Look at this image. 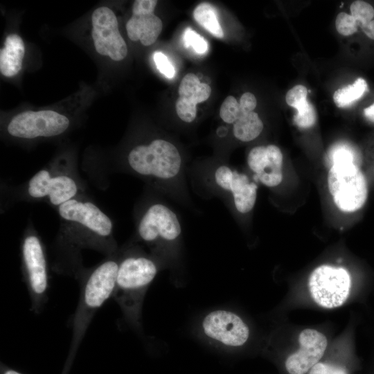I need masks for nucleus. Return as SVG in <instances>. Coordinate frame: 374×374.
<instances>
[{"label":"nucleus","mask_w":374,"mask_h":374,"mask_svg":"<svg viewBox=\"0 0 374 374\" xmlns=\"http://www.w3.org/2000/svg\"><path fill=\"white\" fill-rule=\"evenodd\" d=\"M57 211L60 221L55 265L57 272L79 278L84 271L81 258L84 249L107 256L118 252L111 218L85 195L62 204Z\"/></svg>","instance_id":"obj_1"},{"label":"nucleus","mask_w":374,"mask_h":374,"mask_svg":"<svg viewBox=\"0 0 374 374\" xmlns=\"http://www.w3.org/2000/svg\"><path fill=\"white\" fill-rule=\"evenodd\" d=\"M125 170L145 181L158 193L189 208L193 202L186 182L187 169L178 148L156 138L136 144L127 154Z\"/></svg>","instance_id":"obj_2"},{"label":"nucleus","mask_w":374,"mask_h":374,"mask_svg":"<svg viewBox=\"0 0 374 374\" xmlns=\"http://www.w3.org/2000/svg\"><path fill=\"white\" fill-rule=\"evenodd\" d=\"M195 193L204 198L218 197L240 215L250 213L257 199V184L226 163H206L187 169Z\"/></svg>","instance_id":"obj_3"},{"label":"nucleus","mask_w":374,"mask_h":374,"mask_svg":"<svg viewBox=\"0 0 374 374\" xmlns=\"http://www.w3.org/2000/svg\"><path fill=\"white\" fill-rule=\"evenodd\" d=\"M163 265L139 247L119 251L116 287L112 297L120 306L127 321L141 326L142 306L148 289Z\"/></svg>","instance_id":"obj_4"},{"label":"nucleus","mask_w":374,"mask_h":374,"mask_svg":"<svg viewBox=\"0 0 374 374\" xmlns=\"http://www.w3.org/2000/svg\"><path fill=\"white\" fill-rule=\"evenodd\" d=\"M137 238L163 265L178 259L182 226L177 213L158 198L146 201L137 212Z\"/></svg>","instance_id":"obj_5"},{"label":"nucleus","mask_w":374,"mask_h":374,"mask_svg":"<svg viewBox=\"0 0 374 374\" xmlns=\"http://www.w3.org/2000/svg\"><path fill=\"white\" fill-rule=\"evenodd\" d=\"M118 262L119 251L107 256L92 269L84 271L79 277L81 279V292L73 319L70 358L74 355L81 344L97 310L112 297L116 287Z\"/></svg>","instance_id":"obj_6"},{"label":"nucleus","mask_w":374,"mask_h":374,"mask_svg":"<svg viewBox=\"0 0 374 374\" xmlns=\"http://www.w3.org/2000/svg\"><path fill=\"white\" fill-rule=\"evenodd\" d=\"M27 196L43 200L56 208L85 195V187L71 163L60 160L39 170L26 184Z\"/></svg>","instance_id":"obj_7"},{"label":"nucleus","mask_w":374,"mask_h":374,"mask_svg":"<svg viewBox=\"0 0 374 374\" xmlns=\"http://www.w3.org/2000/svg\"><path fill=\"white\" fill-rule=\"evenodd\" d=\"M22 273L31 302L30 310L39 314L48 298V266L43 243L33 230L27 231L21 242Z\"/></svg>","instance_id":"obj_8"},{"label":"nucleus","mask_w":374,"mask_h":374,"mask_svg":"<svg viewBox=\"0 0 374 374\" xmlns=\"http://www.w3.org/2000/svg\"><path fill=\"white\" fill-rule=\"evenodd\" d=\"M328 186L335 205L341 211H357L366 202L367 182L356 163L332 164L328 175Z\"/></svg>","instance_id":"obj_9"},{"label":"nucleus","mask_w":374,"mask_h":374,"mask_svg":"<svg viewBox=\"0 0 374 374\" xmlns=\"http://www.w3.org/2000/svg\"><path fill=\"white\" fill-rule=\"evenodd\" d=\"M308 285L313 300L330 309L344 303L350 293L351 280L344 268L323 265L311 273Z\"/></svg>","instance_id":"obj_10"},{"label":"nucleus","mask_w":374,"mask_h":374,"mask_svg":"<svg viewBox=\"0 0 374 374\" xmlns=\"http://www.w3.org/2000/svg\"><path fill=\"white\" fill-rule=\"evenodd\" d=\"M69 119L53 110L26 111L15 115L7 125L8 133L15 138L35 139L63 134Z\"/></svg>","instance_id":"obj_11"},{"label":"nucleus","mask_w":374,"mask_h":374,"mask_svg":"<svg viewBox=\"0 0 374 374\" xmlns=\"http://www.w3.org/2000/svg\"><path fill=\"white\" fill-rule=\"evenodd\" d=\"M201 326L206 337L228 348L243 346L249 337V327L243 319L227 310L208 312L203 318Z\"/></svg>","instance_id":"obj_12"},{"label":"nucleus","mask_w":374,"mask_h":374,"mask_svg":"<svg viewBox=\"0 0 374 374\" xmlns=\"http://www.w3.org/2000/svg\"><path fill=\"white\" fill-rule=\"evenodd\" d=\"M91 36L97 53L114 61H121L127 56V44L120 34L116 15L110 8H96L91 16Z\"/></svg>","instance_id":"obj_13"},{"label":"nucleus","mask_w":374,"mask_h":374,"mask_svg":"<svg viewBox=\"0 0 374 374\" xmlns=\"http://www.w3.org/2000/svg\"><path fill=\"white\" fill-rule=\"evenodd\" d=\"M299 348L285 359L288 374H307L323 357L327 348L326 337L314 329H305L299 337Z\"/></svg>","instance_id":"obj_14"},{"label":"nucleus","mask_w":374,"mask_h":374,"mask_svg":"<svg viewBox=\"0 0 374 374\" xmlns=\"http://www.w3.org/2000/svg\"><path fill=\"white\" fill-rule=\"evenodd\" d=\"M283 161V154L275 145L253 147L247 158L248 167L256 180L268 188H274L281 183Z\"/></svg>","instance_id":"obj_15"},{"label":"nucleus","mask_w":374,"mask_h":374,"mask_svg":"<svg viewBox=\"0 0 374 374\" xmlns=\"http://www.w3.org/2000/svg\"><path fill=\"white\" fill-rule=\"evenodd\" d=\"M157 4L156 0L134 2L132 15L126 24L127 36L132 41L150 46L157 40L163 28L162 21L154 13Z\"/></svg>","instance_id":"obj_16"},{"label":"nucleus","mask_w":374,"mask_h":374,"mask_svg":"<svg viewBox=\"0 0 374 374\" xmlns=\"http://www.w3.org/2000/svg\"><path fill=\"white\" fill-rule=\"evenodd\" d=\"M178 93L175 104L177 114L182 121L190 123L197 116V104L209 98L211 88L208 84L202 83L195 74L190 73L182 78Z\"/></svg>","instance_id":"obj_17"},{"label":"nucleus","mask_w":374,"mask_h":374,"mask_svg":"<svg viewBox=\"0 0 374 374\" xmlns=\"http://www.w3.org/2000/svg\"><path fill=\"white\" fill-rule=\"evenodd\" d=\"M25 54L23 39L17 34L8 35L0 50V71L6 77L16 75L21 69Z\"/></svg>","instance_id":"obj_18"},{"label":"nucleus","mask_w":374,"mask_h":374,"mask_svg":"<svg viewBox=\"0 0 374 374\" xmlns=\"http://www.w3.org/2000/svg\"><path fill=\"white\" fill-rule=\"evenodd\" d=\"M233 125V136L242 142L254 140L264 128L262 120L254 112L241 114Z\"/></svg>","instance_id":"obj_19"},{"label":"nucleus","mask_w":374,"mask_h":374,"mask_svg":"<svg viewBox=\"0 0 374 374\" xmlns=\"http://www.w3.org/2000/svg\"><path fill=\"white\" fill-rule=\"evenodd\" d=\"M195 20L215 37L222 38L224 32L218 21L215 8L209 3H199L193 11Z\"/></svg>","instance_id":"obj_20"},{"label":"nucleus","mask_w":374,"mask_h":374,"mask_svg":"<svg viewBox=\"0 0 374 374\" xmlns=\"http://www.w3.org/2000/svg\"><path fill=\"white\" fill-rule=\"evenodd\" d=\"M366 90V80L359 78L352 84L337 89L333 95V100L338 107H345L362 98Z\"/></svg>","instance_id":"obj_21"},{"label":"nucleus","mask_w":374,"mask_h":374,"mask_svg":"<svg viewBox=\"0 0 374 374\" xmlns=\"http://www.w3.org/2000/svg\"><path fill=\"white\" fill-rule=\"evenodd\" d=\"M350 12L360 28L373 20L374 17V8L371 4L364 1L359 0L352 3Z\"/></svg>","instance_id":"obj_22"},{"label":"nucleus","mask_w":374,"mask_h":374,"mask_svg":"<svg viewBox=\"0 0 374 374\" xmlns=\"http://www.w3.org/2000/svg\"><path fill=\"white\" fill-rule=\"evenodd\" d=\"M240 115V104L235 98L232 96L226 97L220 109V116L222 121L228 124H233Z\"/></svg>","instance_id":"obj_23"},{"label":"nucleus","mask_w":374,"mask_h":374,"mask_svg":"<svg viewBox=\"0 0 374 374\" xmlns=\"http://www.w3.org/2000/svg\"><path fill=\"white\" fill-rule=\"evenodd\" d=\"M294 116V123L301 128H309L316 123V112L313 105L308 100L300 106Z\"/></svg>","instance_id":"obj_24"},{"label":"nucleus","mask_w":374,"mask_h":374,"mask_svg":"<svg viewBox=\"0 0 374 374\" xmlns=\"http://www.w3.org/2000/svg\"><path fill=\"white\" fill-rule=\"evenodd\" d=\"M335 26L338 33L344 36L356 33L359 26L355 18L346 12H340L337 15Z\"/></svg>","instance_id":"obj_25"},{"label":"nucleus","mask_w":374,"mask_h":374,"mask_svg":"<svg viewBox=\"0 0 374 374\" xmlns=\"http://www.w3.org/2000/svg\"><path fill=\"white\" fill-rule=\"evenodd\" d=\"M184 42L187 47L191 46L197 53L203 54L208 51V44L205 39L190 28L184 33Z\"/></svg>","instance_id":"obj_26"},{"label":"nucleus","mask_w":374,"mask_h":374,"mask_svg":"<svg viewBox=\"0 0 374 374\" xmlns=\"http://www.w3.org/2000/svg\"><path fill=\"white\" fill-rule=\"evenodd\" d=\"M308 90L305 87L299 84L290 89L285 97L286 103L291 107L299 108L307 100Z\"/></svg>","instance_id":"obj_27"},{"label":"nucleus","mask_w":374,"mask_h":374,"mask_svg":"<svg viewBox=\"0 0 374 374\" xmlns=\"http://www.w3.org/2000/svg\"><path fill=\"white\" fill-rule=\"evenodd\" d=\"M307 374H349V373L344 366L320 361Z\"/></svg>","instance_id":"obj_28"},{"label":"nucleus","mask_w":374,"mask_h":374,"mask_svg":"<svg viewBox=\"0 0 374 374\" xmlns=\"http://www.w3.org/2000/svg\"><path fill=\"white\" fill-rule=\"evenodd\" d=\"M332 164L337 163H355L352 150L346 146L335 147L330 154Z\"/></svg>","instance_id":"obj_29"},{"label":"nucleus","mask_w":374,"mask_h":374,"mask_svg":"<svg viewBox=\"0 0 374 374\" xmlns=\"http://www.w3.org/2000/svg\"><path fill=\"white\" fill-rule=\"evenodd\" d=\"M153 59L159 71L168 78L174 77L175 70L174 66L169 62L166 55L161 52H155Z\"/></svg>","instance_id":"obj_30"},{"label":"nucleus","mask_w":374,"mask_h":374,"mask_svg":"<svg viewBox=\"0 0 374 374\" xmlns=\"http://www.w3.org/2000/svg\"><path fill=\"white\" fill-rule=\"evenodd\" d=\"M240 108L241 114L253 112L257 101L255 96L250 92L244 93L240 99ZM241 116V115H240Z\"/></svg>","instance_id":"obj_31"},{"label":"nucleus","mask_w":374,"mask_h":374,"mask_svg":"<svg viewBox=\"0 0 374 374\" xmlns=\"http://www.w3.org/2000/svg\"><path fill=\"white\" fill-rule=\"evenodd\" d=\"M361 29L367 37L374 39V19L362 26Z\"/></svg>","instance_id":"obj_32"},{"label":"nucleus","mask_w":374,"mask_h":374,"mask_svg":"<svg viewBox=\"0 0 374 374\" xmlns=\"http://www.w3.org/2000/svg\"><path fill=\"white\" fill-rule=\"evenodd\" d=\"M364 116L370 121H374V103L364 109Z\"/></svg>","instance_id":"obj_33"},{"label":"nucleus","mask_w":374,"mask_h":374,"mask_svg":"<svg viewBox=\"0 0 374 374\" xmlns=\"http://www.w3.org/2000/svg\"><path fill=\"white\" fill-rule=\"evenodd\" d=\"M1 374H22V373L13 369L6 368L2 371Z\"/></svg>","instance_id":"obj_34"}]
</instances>
